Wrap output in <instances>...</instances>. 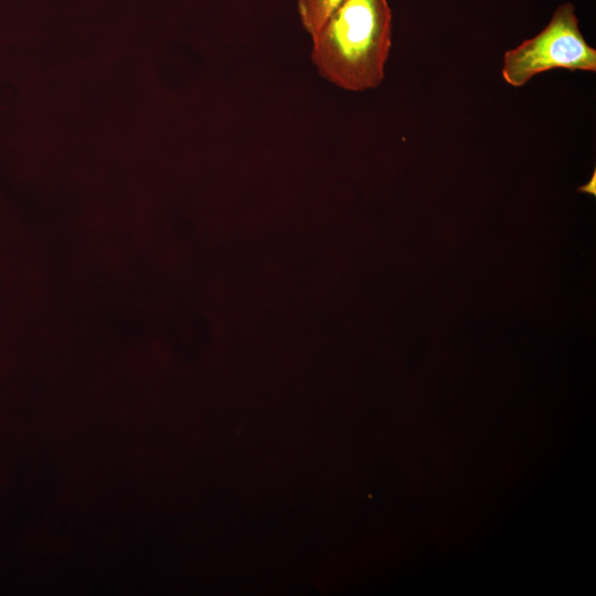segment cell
Wrapping results in <instances>:
<instances>
[{
  "instance_id": "6da1fadb",
  "label": "cell",
  "mask_w": 596,
  "mask_h": 596,
  "mask_svg": "<svg viewBox=\"0 0 596 596\" xmlns=\"http://www.w3.org/2000/svg\"><path fill=\"white\" fill-rule=\"evenodd\" d=\"M311 40V62L326 81L348 92L376 88L392 45L387 0L343 1Z\"/></svg>"
},
{
  "instance_id": "7a4b0ae2",
  "label": "cell",
  "mask_w": 596,
  "mask_h": 596,
  "mask_svg": "<svg viewBox=\"0 0 596 596\" xmlns=\"http://www.w3.org/2000/svg\"><path fill=\"white\" fill-rule=\"evenodd\" d=\"M556 68L596 72V50L584 39L570 2L556 8L540 33L504 53L501 75L510 86L521 87Z\"/></svg>"
},
{
  "instance_id": "3957f363",
  "label": "cell",
  "mask_w": 596,
  "mask_h": 596,
  "mask_svg": "<svg viewBox=\"0 0 596 596\" xmlns=\"http://www.w3.org/2000/svg\"><path fill=\"white\" fill-rule=\"evenodd\" d=\"M345 0H297V9L304 30L315 35L327 18Z\"/></svg>"
},
{
  "instance_id": "277c9868",
  "label": "cell",
  "mask_w": 596,
  "mask_h": 596,
  "mask_svg": "<svg viewBox=\"0 0 596 596\" xmlns=\"http://www.w3.org/2000/svg\"><path fill=\"white\" fill-rule=\"evenodd\" d=\"M595 178H596V173H595V171H594L593 177H592L590 180L587 182V184L582 185V187L578 188V192H584V193H588V194L595 195V194H596V183H595Z\"/></svg>"
}]
</instances>
